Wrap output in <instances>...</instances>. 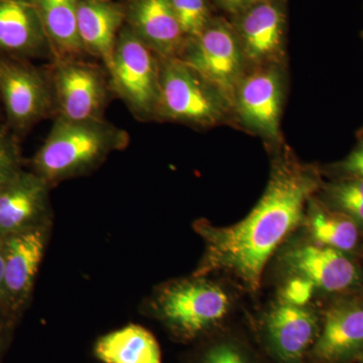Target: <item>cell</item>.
<instances>
[{
	"instance_id": "6da1fadb",
	"label": "cell",
	"mask_w": 363,
	"mask_h": 363,
	"mask_svg": "<svg viewBox=\"0 0 363 363\" xmlns=\"http://www.w3.org/2000/svg\"><path fill=\"white\" fill-rule=\"evenodd\" d=\"M319 187L316 169L291 154L278 157L264 195L242 220L228 226L195 222L205 252L193 276L227 274L247 292L257 293L267 264L302 226L308 203Z\"/></svg>"
},
{
	"instance_id": "7a4b0ae2",
	"label": "cell",
	"mask_w": 363,
	"mask_h": 363,
	"mask_svg": "<svg viewBox=\"0 0 363 363\" xmlns=\"http://www.w3.org/2000/svg\"><path fill=\"white\" fill-rule=\"evenodd\" d=\"M128 131L107 121L55 117L51 130L30 162V171L51 187L99 168L130 145Z\"/></svg>"
},
{
	"instance_id": "3957f363",
	"label": "cell",
	"mask_w": 363,
	"mask_h": 363,
	"mask_svg": "<svg viewBox=\"0 0 363 363\" xmlns=\"http://www.w3.org/2000/svg\"><path fill=\"white\" fill-rule=\"evenodd\" d=\"M233 308L225 286L209 277L191 276L157 286L147 302L155 317L177 335L192 339L223 322Z\"/></svg>"
},
{
	"instance_id": "277c9868",
	"label": "cell",
	"mask_w": 363,
	"mask_h": 363,
	"mask_svg": "<svg viewBox=\"0 0 363 363\" xmlns=\"http://www.w3.org/2000/svg\"><path fill=\"white\" fill-rule=\"evenodd\" d=\"M295 234L272 257L281 284H297L313 295L341 293L359 284V269L350 253L321 245L305 233Z\"/></svg>"
},
{
	"instance_id": "5b68a950",
	"label": "cell",
	"mask_w": 363,
	"mask_h": 363,
	"mask_svg": "<svg viewBox=\"0 0 363 363\" xmlns=\"http://www.w3.org/2000/svg\"><path fill=\"white\" fill-rule=\"evenodd\" d=\"M230 104L199 72L179 58H161V95L156 121L212 128L226 121Z\"/></svg>"
},
{
	"instance_id": "8992f818",
	"label": "cell",
	"mask_w": 363,
	"mask_h": 363,
	"mask_svg": "<svg viewBox=\"0 0 363 363\" xmlns=\"http://www.w3.org/2000/svg\"><path fill=\"white\" fill-rule=\"evenodd\" d=\"M112 93L138 121H156L161 95V58L124 25L111 66Z\"/></svg>"
},
{
	"instance_id": "52a82bcc",
	"label": "cell",
	"mask_w": 363,
	"mask_h": 363,
	"mask_svg": "<svg viewBox=\"0 0 363 363\" xmlns=\"http://www.w3.org/2000/svg\"><path fill=\"white\" fill-rule=\"evenodd\" d=\"M0 104L4 123L21 140L37 124L55 118L49 69L33 65L28 60L0 55Z\"/></svg>"
},
{
	"instance_id": "ba28073f",
	"label": "cell",
	"mask_w": 363,
	"mask_h": 363,
	"mask_svg": "<svg viewBox=\"0 0 363 363\" xmlns=\"http://www.w3.org/2000/svg\"><path fill=\"white\" fill-rule=\"evenodd\" d=\"M178 58L220 91L234 109L236 90L248 64L233 23L212 18L199 35L187 39Z\"/></svg>"
},
{
	"instance_id": "9c48e42d",
	"label": "cell",
	"mask_w": 363,
	"mask_h": 363,
	"mask_svg": "<svg viewBox=\"0 0 363 363\" xmlns=\"http://www.w3.org/2000/svg\"><path fill=\"white\" fill-rule=\"evenodd\" d=\"M49 69L56 117L69 121L104 119L112 93L104 66L85 59H57Z\"/></svg>"
},
{
	"instance_id": "30bf717a",
	"label": "cell",
	"mask_w": 363,
	"mask_h": 363,
	"mask_svg": "<svg viewBox=\"0 0 363 363\" xmlns=\"http://www.w3.org/2000/svg\"><path fill=\"white\" fill-rule=\"evenodd\" d=\"M52 222L4 238V307L13 319L30 303L35 278L51 235Z\"/></svg>"
},
{
	"instance_id": "8fae6325",
	"label": "cell",
	"mask_w": 363,
	"mask_h": 363,
	"mask_svg": "<svg viewBox=\"0 0 363 363\" xmlns=\"http://www.w3.org/2000/svg\"><path fill=\"white\" fill-rule=\"evenodd\" d=\"M320 318L314 308L277 298L262 318L267 347L281 363H304L319 335Z\"/></svg>"
},
{
	"instance_id": "7c38bea8",
	"label": "cell",
	"mask_w": 363,
	"mask_h": 363,
	"mask_svg": "<svg viewBox=\"0 0 363 363\" xmlns=\"http://www.w3.org/2000/svg\"><path fill=\"white\" fill-rule=\"evenodd\" d=\"M233 26L248 65L274 66L284 58L285 0H260L234 14Z\"/></svg>"
},
{
	"instance_id": "4fadbf2b",
	"label": "cell",
	"mask_w": 363,
	"mask_h": 363,
	"mask_svg": "<svg viewBox=\"0 0 363 363\" xmlns=\"http://www.w3.org/2000/svg\"><path fill=\"white\" fill-rule=\"evenodd\" d=\"M51 189L25 169L0 187V240L52 222Z\"/></svg>"
},
{
	"instance_id": "5bb4252c",
	"label": "cell",
	"mask_w": 363,
	"mask_h": 363,
	"mask_svg": "<svg viewBox=\"0 0 363 363\" xmlns=\"http://www.w3.org/2000/svg\"><path fill=\"white\" fill-rule=\"evenodd\" d=\"M362 350L363 298L335 301L325 310L312 357L321 363H341L357 358Z\"/></svg>"
},
{
	"instance_id": "9a60e30c",
	"label": "cell",
	"mask_w": 363,
	"mask_h": 363,
	"mask_svg": "<svg viewBox=\"0 0 363 363\" xmlns=\"http://www.w3.org/2000/svg\"><path fill=\"white\" fill-rule=\"evenodd\" d=\"M283 87L274 66L262 67L247 74L238 85L234 109L248 128L272 140L279 133Z\"/></svg>"
},
{
	"instance_id": "2e32d148",
	"label": "cell",
	"mask_w": 363,
	"mask_h": 363,
	"mask_svg": "<svg viewBox=\"0 0 363 363\" xmlns=\"http://www.w3.org/2000/svg\"><path fill=\"white\" fill-rule=\"evenodd\" d=\"M0 55L54 61L44 26L30 0H0Z\"/></svg>"
},
{
	"instance_id": "e0dca14e",
	"label": "cell",
	"mask_w": 363,
	"mask_h": 363,
	"mask_svg": "<svg viewBox=\"0 0 363 363\" xmlns=\"http://www.w3.org/2000/svg\"><path fill=\"white\" fill-rule=\"evenodd\" d=\"M125 9L126 25L160 58L180 56L187 38L169 0H130Z\"/></svg>"
},
{
	"instance_id": "ac0fdd59",
	"label": "cell",
	"mask_w": 363,
	"mask_h": 363,
	"mask_svg": "<svg viewBox=\"0 0 363 363\" xmlns=\"http://www.w3.org/2000/svg\"><path fill=\"white\" fill-rule=\"evenodd\" d=\"M125 2L116 0H79L78 32L87 56L108 69L119 33L125 25Z\"/></svg>"
},
{
	"instance_id": "d6986e66",
	"label": "cell",
	"mask_w": 363,
	"mask_h": 363,
	"mask_svg": "<svg viewBox=\"0 0 363 363\" xmlns=\"http://www.w3.org/2000/svg\"><path fill=\"white\" fill-rule=\"evenodd\" d=\"M39 14L54 60L85 59L78 32L79 0H30Z\"/></svg>"
},
{
	"instance_id": "ffe728a7",
	"label": "cell",
	"mask_w": 363,
	"mask_h": 363,
	"mask_svg": "<svg viewBox=\"0 0 363 363\" xmlns=\"http://www.w3.org/2000/svg\"><path fill=\"white\" fill-rule=\"evenodd\" d=\"M302 226L313 240L340 252H352L359 242L360 226L357 222L314 197L308 203Z\"/></svg>"
},
{
	"instance_id": "44dd1931",
	"label": "cell",
	"mask_w": 363,
	"mask_h": 363,
	"mask_svg": "<svg viewBox=\"0 0 363 363\" xmlns=\"http://www.w3.org/2000/svg\"><path fill=\"white\" fill-rule=\"evenodd\" d=\"M95 355L104 363H162L156 337L138 325H128L97 341Z\"/></svg>"
},
{
	"instance_id": "7402d4cb",
	"label": "cell",
	"mask_w": 363,
	"mask_h": 363,
	"mask_svg": "<svg viewBox=\"0 0 363 363\" xmlns=\"http://www.w3.org/2000/svg\"><path fill=\"white\" fill-rule=\"evenodd\" d=\"M184 35L194 38L213 18L208 0H169Z\"/></svg>"
},
{
	"instance_id": "603a6c76",
	"label": "cell",
	"mask_w": 363,
	"mask_h": 363,
	"mask_svg": "<svg viewBox=\"0 0 363 363\" xmlns=\"http://www.w3.org/2000/svg\"><path fill=\"white\" fill-rule=\"evenodd\" d=\"M23 169L21 140L0 121V187Z\"/></svg>"
},
{
	"instance_id": "cb8c5ba5",
	"label": "cell",
	"mask_w": 363,
	"mask_h": 363,
	"mask_svg": "<svg viewBox=\"0 0 363 363\" xmlns=\"http://www.w3.org/2000/svg\"><path fill=\"white\" fill-rule=\"evenodd\" d=\"M201 363H250L240 346L223 341L211 346L203 355Z\"/></svg>"
},
{
	"instance_id": "d4e9b609",
	"label": "cell",
	"mask_w": 363,
	"mask_h": 363,
	"mask_svg": "<svg viewBox=\"0 0 363 363\" xmlns=\"http://www.w3.org/2000/svg\"><path fill=\"white\" fill-rule=\"evenodd\" d=\"M327 194L329 201L333 205L332 209L342 212L357 222L358 225L363 227V197L343 194L330 188L327 190Z\"/></svg>"
},
{
	"instance_id": "484cf974",
	"label": "cell",
	"mask_w": 363,
	"mask_h": 363,
	"mask_svg": "<svg viewBox=\"0 0 363 363\" xmlns=\"http://www.w3.org/2000/svg\"><path fill=\"white\" fill-rule=\"evenodd\" d=\"M213 1L227 13L234 16V14L245 11V9L252 6V4H257L260 0H213Z\"/></svg>"
},
{
	"instance_id": "4316f807",
	"label": "cell",
	"mask_w": 363,
	"mask_h": 363,
	"mask_svg": "<svg viewBox=\"0 0 363 363\" xmlns=\"http://www.w3.org/2000/svg\"><path fill=\"white\" fill-rule=\"evenodd\" d=\"M4 241L0 240V307L6 310L4 307Z\"/></svg>"
},
{
	"instance_id": "83f0119b",
	"label": "cell",
	"mask_w": 363,
	"mask_h": 363,
	"mask_svg": "<svg viewBox=\"0 0 363 363\" xmlns=\"http://www.w3.org/2000/svg\"><path fill=\"white\" fill-rule=\"evenodd\" d=\"M13 318L6 310L0 307V344H1L2 337H4V334L6 333L7 327H9V323H13Z\"/></svg>"
},
{
	"instance_id": "f1b7e54d",
	"label": "cell",
	"mask_w": 363,
	"mask_h": 363,
	"mask_svg": "<svg viewBox=\"0 0 363 363\" xmlns=\"http://www.w3.org/2000/svg\"><path fill=\"white\" fill-rule=\"evenodd\" d=\"M351 155L358 157V159L363 160V145H360L357 150H353Z\"/></svg>"
},
{
	"instance_id": "f546056e",
	"label": "cell",
	"mask_w": 363,
	"mask_h": 363,
	"mask_svg": "<svg viewBox=\"0 0 363 363\" xmlns=\"http://www.w3.org/2000/svg\"><path fill=\"white\" fill-rule=\"evenodd\" d=\"M0 121H4V112H2L1 104H0Z\"/></svg>"
},
{
	"instance_id": "4dcf8cb0",
	"label": "cell",
	"mask_w": 363,
	"mask_h": 363,
	"mask_svg": "<svg viewBox=\"0 0 363 363\" xmlns=\"http://www.w3.org/2000/svg\"><path fill=\"white\" fill-rule=\"evenodd\" d=\"M357 358H358V359L360 360V362H362L363 363V350H362V352L360 353L359 357H358Z\"/></svg>"
},
{
	"instance_id": "1f68e13d",
	"label": "cell",
	"mask_w": 363,
	"mask_h": 363,
	"mask_svg": "<svg viewBox=\"0 0 363 363\" xmlns=\"http://www.w3.org/2000/svg\"><path fill=\"white\" fill-rule=\"evenodd\" d=\"M116 1L126 2V1H130V0H116Z\"/></svg>"
}]
</instances>
